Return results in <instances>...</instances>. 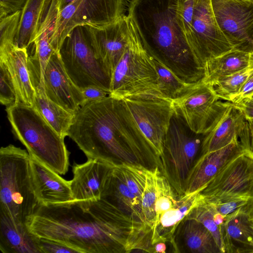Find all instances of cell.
I'll use <instances>...</instances> for the list:
<instances>
[{"label":"cell","instance_id":"obj_13","mask_svg":"<svg viewBox=\"0 0 253 253\" xmlns=\"http://www.w3.org/2000/svg\"><path fill=\"white\" fill-rule=\"evenodd\" d=\"M214 15L233 49L253 52V1L211 0Z\"/></svg>","mask_w":253,"mask_h":253},{"label":"cell","instance_id":"obj_10","mask_svg":"<svg viewBox=\"0 0 253 253\" xmlns=\"http://www.w3.org/2000/svg\"><path fill=\"white\" fill-rule=\"evenodd\" d=\"M213 204L236 199L253 200V156L244 151L229 161L200 192Z\"/></svg>","mask_w":253,"mask_h":253},{"label":"cell","instance_id":"obj_31","mask_svg":"<svg viewBox=\"0 0 253 253\" xmlns=\"http://www.w3.org/2000/svg\"><path fill=\"white\" fill-rule=\"evenodd\" d=\"M253 72V68L245 69L220 78L210 84L219 99L232 102Z\"/></svg>","mask_w":253,"mask_h":253},{"label":"cell","instance_id":"obj_12","mask_svg":"<svg viewBox=\"0 0 253 253\" xmlns=\"http://www.w3.org/2000/svg\"><path fill=\"white\" fill-rule=\"evenodd\" d=\"M199 67L233 49L215 19L211 0H197L187 39Z\"/></svg>","mask_w":253,"mask_h":253},{"label":"cell","instance_id":"obj_8","mask_svg":"<svg viewBox=\"0 0 253 253\" xmlns=\"http://www.w3.org/2000/svg\"><path fill=\"white\" fill-rule=\"evenodd\" d=\"M58 9L50 42L58 51L65 38L76 27H100L126 15L127 0H56Z\"/></svg>","mask_w":253,"mask_h":253},{"label":"cell","instance_id":"obj_2","mask_svg":"<svg viewBox=\"0 0 253 253\" xmlns=\"http://www.w3.org/2000/svg\"><path fill=\"white\" fill-rule=\"evenodd\" d=\"M68 136L88 159L110 164H160L122 100L110 95L86 101L81 105L74 115Z\"/></svg>","mask_w":253,"mask_h":253},{"label":"cell","instance_id":"obj_35","mask_svg":"<svg viewBox=\"0 0 253 253\" xmlns=\"http://www.w3.org/2000/svg\"><path fill=\"white\" fill-rule=\"evenodd\" d=\"M21 10L0 19V45L14 42L19 24Z\"/></svg>","mask_w":253,"mask_h":253},{"label":"cell","instance_id":"obj_45","mask_svg":"<svg viewBox=\"0 0 253 253\" xmlns=\"http://www.w3.org/2000/svg\"><path fill=\"white\" fill-rule=\"evenodd\" d=\"M248 0V1H253V0Z\"/></svg>","mask_w":253,"mask_h":253},{"label":"cell","instance_id":"obj_9","mask_svg":"<svg viewBox=\"0 0 253 253\" xmlns=\"http://www.w3.org/2000/svg\"><path fill=\"white\" fill-rule=\"evenodd\" d=\"M58 52L67 74L80 89L95 86L110 93L111 77L94 49L85 26L75 28Z\"/></svg>","mask_w":253,"mask_h":253},{"label":"cell","instance_id":"obj_27","mask_svg":"<svg viewBox=\"0 0 253 253\" xmlns=\"http://www.w3.org/2000/svg\"><path fill=\"white\" fill-rule=\"evenodd\" d=\"M101 198L110 201L141 222V201L130 191L114 166L106 180Z\"/></svg>","mask_w":253,"mask_h":253},{"label":"cell","instance_id":"obj_23","mask_svg":"<svg viewBox=\"0 0 253 253\" xmlns=\"http://www.w3.org/2000/svg\"><path fill=\"white\" fill-rule=\"evenodd\" d=\"M27 48H19L14 42L0 45V60L6 65L15 87L18 103L34 105L36 91L28 68Z\"/></svg>","mask_w":253,"mask_h":253},{"label":"cell","instance_id":"obj_33","mask_svg":"<svg viewBox=\"0 0 253 253\" xmlns=\"http://www.w3.org/2000/svg\"><path fill=\"white\" fill-rule=\"evenodd\" d=\"M214 213L212 206L204 202L201 199L184 219H194L202 223L213 236L221 253H224L220 228L215 222Z\"/></svg>","mask_w":253,"mask_h":253},{"label":"cell","instance_id":"obj_18","mask_svg":"<svg viewBox=\"0 0 253 253\" xmlns=\"http://www.w3.org/2000/svg\"><path fill=\"white\" fill-rule=\"evenodd\" d=\"M113 165L93 159L82 164H74L73 178L70 180L73 200H100Z\"/></svg>","mask_w":253,"mask_h":253},{"label":"cell","instance_id":"obj_22","mask_svg":"<svg viewBox=\"0 0 253 253\" xmlns=\"http://www.w3.org/2000/svg\"><path fill=\"white\" fill-rule=\"evenodd\" d=\"M30 166L34 191L41 205L73 200L70 181L31 156Z\"/></svg>","mask_w":253,"mask_h":253},{"label":"cell","instance_id":"obj_30","mask_svg":"<svg viewBox=\"0 0 253 253\" xmlns=\"http://www.w3.org/2000/svg\"><path fill=\"white\" fill-rule=\"evenodd\" d=\"M153 57L159 87L166 98L172 101L177 99L195 83L183 81L161 61Z\"/></svg>","mask_w":253,"mask_h":253},{"label":"cell","instance_id":"obj_17","mask_svg":"<svg viewBox=\"0 0 253 253\" xmlns=\"http://www.w3.org/2000/svg\"><path fill=\"white\" fill-rule=\"evenodd\" d=\"M246 121L242 111L233 103L219 100L212 123L204 134L200 155L220 149L238 138Z\"/></svg>","mask_w":253,"mask_h":253},{"label":"cell","instance_id":"obj_28","mask_svg":"<svg viewBox=\"0 0 253 253\" xmlns=\"http://www.w3.org/2000/svg\"><path fill=\"white\" fill-rule=\"evenodd\" d=\"M186 248L192 253H221L211 233L200 222L183 219L178 225Z\"/></svg>","mask_w":253,"mask_h":253},{"label":"cell","instance_id":"obj_39","mask_svg":"<svg viewBox=\"0 0 253 253\" xmlns=\"http://www.w3.org/2000/svg\"><path fill=\"white\" fill-rule=\"evenodd\" d=\"M238 139L243 149L253 156V119L246 121Z\"/></svg>","mask_w":253,"mask_h":253},{"label":"cell","instance_id":"obj_5","mask_svg":"<svg viewBox=\"0 0 253 253\" xmlns=\"http://www.w3.org/2000/svg\"><path fill=\"white\" fill-rule=\"evenodd\" d=\"M41 204L32 178L30 155L13 145L0 149V213L27 224Z\"/></svg>","mask_w":253,"mask_h":253},{"label":"cell","instance_id":"obj_6","mask_svg":"<svg viewBox=\"0 0 253 253\" xmlns=\"http://www.w3.org/2000/svg\"><path fill=\"white\" fill-rule=\"evenodd\" d=\"M128 18L127 44L113 73L109 95L119 99L137 97L166 98L159 87L154 57Z\"/></svg>","mask_w":253,"mask_h":253},{"label":"cell","instance_id":"obj_42","mask_svg":"<svg viewBox=\"0 0 253 253\" xmlns=\"http://www.w3.org/2000/svg\"><path fill=\"white\" fill-rule=\"evenodd\" d=\"M82 90L85 101L103 98L110 94L109 91L95 86H89Z\"/></svg>","mask_w":253,"mask_h":253},{"label":"cell","instance_id":"obj_36","mask_svg":"<svg viewBox=\"0 0 253 253\" xmlns=\"http://www.w3.org/2000/svg\"><path fill=\"white\" fill-rule=\"evenodd\" d=\"M197 0H179L178 14L181 27L187 39Z\"/></svg>","mask_w":253,"mask_h":253},{"label":"cell","instance_id":"obj_38","mask_svg":"<svg viewBox=\"0 0 253 253\" xmlns=\"http://www.w3.org/2000/svg\"><path fill=\"white\" fill-rule=\"evenodd\" d=\"M39 245L41 253H79L63 243L46 238H39Z\"/></svg>","mask_w":253,"mask_h":253},{"label":"cell","instance_id":"obj_37","mask_svg":"<svg viewBox=\"0 0 253 253\" xmlns=\"http://www.w3.org/2000/svg\"><path fill=\"white\" fill-rule=\"evenodd\" d=\"M253 202V200L239 198L213 204H209L213 207L216 212L226 216Z\"/></svg>","mask_w":253,"mask_h":253},{"label":"cell","instance_id":"obj_21","mask_svg":"<svg viewBox=\"0 0 253 253\" xmlns=\"http://www.w3.org/2000/svg\"><path fill=\"white\" fill-rule=\"evenodd\" d=\"M220 228L224 253H253V202L226 216Z\"/></svg>","mask_w":253,"mask_h":253},{"label":"cell","instance_id":"obj_3","mask_svg":"<svg viewBox=\"0 0 253 253\" xmlns=\"http://www.w3.org/2000/svg\"><path fill=\"white\" fill-rule=\"evenodd\" d=\"M179 0H130L127 16L144 45L183 81L202 80L204 69L196 62L181 27Z\"/></svg>","mask_w":253,"mask_h":253},{"label":"cell","instance_id":"obj_34","mask_svg":"<svg viewBox=\"0 0 253 253\" xmlns=\"http://www.w3.org/2000/svg\"><path fill=\"white\" fill-rule=\"evenodd\" d=\"M0 101L6 107L18 103L14 84L5 64L0 60Z\"/></svg>","mask_w":253,"mask_h":253},{"label":"cell","instance_id":"obj_32","mask_svg":"<svg viewBox=\"0 0 253 253\" xmlns=\"http://www.w3.org/2000/svg\"><path fill=\"white\" fill-rule=\"evenodd\" d=\"M114 166L130 191L141 201L147 168L138 163L120 162Z\"/></svg>","mask_w":253,"mask_h":253},{"label":"cell","instance_id":"obj_14","mask_svg":"<svg viewBox=\"0 0 253 253\" xmlns=\"http://www.w3.org/2000/svg\"><path fill=\"white\" fill-rule=\"evenodd\" d=\"M219 100L211 85L201 80L172 102L175 112L188 127L196 133L205 134L214 117Z\"/></svg>","mask_w":253,"mask_h":253},{"label":"cell","instance_id":"obj_16","mask_svg":"<svg viewBox=\"0 0 253 253\" xmlns=\"http://www.w3.org/2000/svg\"><path fill=\"white\" fill-rule=\"evenodd\" d=\"M44 84L46 97L74 115L85 101L82 90L67 74L58 51L53 52L47 64Z\"/></svg>","mask_w":253,"mask_h":253},{"label":"cell","instance_id":"obj_4","mask_svg":"<svg viewBox=\"0 0 253 253\" xmlns=\"http://www.w3.org/2000/svg\"><path fill=\"white\" fill-rule=\"evenodd\" d=\"M13 133L30 155L59 174L68 170L69 152L60 135L33 106L22 103L6 107Z\"/></svg>","mask_w":253,"mask_h":253},{"label":"cell","instance_id":"obj_24","mask_svg":"<svg viewBox=\"0 0 253 253\" xmlns=\"http://www.w3.org/2000/svg\"><path fill=\"white\" fill-rule=\"evenodd\" d=\"M39 238L27 224L15 221L0 213V250L3 253H41Z\"/></svg>","mask_w":253,"mask_h":253},{"label":"cell","instance_id":"obj_1","mask_svg":"<svg viewBox=\"0 0 253 253\" xmlns=\"http://www.w3.org/2000/svg\"><path fill=\"white\" fill-rule=\"evenodd\" d=\"M27 225L38 237L79 253H127L133 250L141 222L101 198L41 205Z\"/></svg>","mask_w":253,"mask_h":253},{"label":"cell","instance_id":"obj_26","mask_svg":"<svg viewBox=\"0 0 253 253\" xmlns=\"http://www.w3.org/2000/svg\"><path fill=\"white\" fill-rule=\"evenodd\" d=\"M249 68H253V52L233 49L205 64L202 81L211 84L220 78Z\"/></svg>","mask_w":253,"mask_h":253},{"label":"cell","instance_id":"obj_20","mask_svg":"<svg viewBox=\"0 0 253 253\" xmlns=\"http://www.w3.org/2000/svg\"><path fill=\"white\" fill-rule=\"evenodd\" d=\"M244 151L238 138H236L220 149L200 155L188 174L184 194L204 187L229 161Z\"/></svg>","mask_w":253,"mask_h":253},{"label":"cell","instance_id":"obj_11","mask_svg":"<svg viewBox=\"0 0 253 253\" xmlns=\"http://www.w3.org/2000/svg\"><path fill=\"white\" fill-rule=\"evenodd\" d=\"M129 115L160 162L163 144L175 112L172 100L158 97H130L121 99Z\"/></svg>","mask_w":253,"mask_h":253},{"label":"cell","instance_id":"obj_19","mask_svg":"<svg viewBox=\"0 0 253 253\" xmlns=\"http://www.w3.org/2000/svg\"><path fill=\"white\" fill-rule=\"evenodd\" d=\"M204 187L195 192L180 195L173 207L155 218L148 238L147 252L152 253L154 245L162 242L170 243L172 245L173 252L177 253L175 242L176 230L180 222L200 202V192Z\"/></svg>","mask_w":253,"mask_h":253},{"label":"cell","instance_id":"obj_44","mask_svg":"<svg viewBox=\"0 0 253 253\" xmlns=\"http://www.w3.org/2000/svg\"><path fill=\"white\" fill-rule=\"evenodd\" d=\"M165 242H158L154 245L152 247V253H165L166 251V246Z\"/></svg>","mask_w":253,"mask_h":253},{"label":"cell","instance_id":"obj_15","mask_svg":"<svg viewBox=\"0 0 253 253\" xmlns=\"http://www.w3.org/2000/svg\"><path fill=\"white\" fill-rule=\"evenodd\" d=\"M128 22V18L126 15L118 20L104 26H84L94 49L103 62L111 78L127 44Z\"/></svg>","mask_w":253,"mask_h":253},{"label":"cell","instance_id":"obj_25","mask_svg":"<svg viewBox=\"0 0 253 253\" xmlns=\"http://www.w3.org/2000/svg\"><path fill=\"white\" fill-rule=\"evenodd\" d=\"M51 0H27L21 10L14 44L27 48L33 43Z\"/></svg>","mask_w":253,"mask_h":253},{"label":"cell","instance_id":"obj_43","mask_svg":"<svg viewBox=\"0 0 253 253\" xmlns=\"http://www.w3.org/2000/svg\"><path fill=\"white\" fill-rule=\"evenodd\" d=\"M234 104L242 111L246 120L253 119V96L245 98Z\"/></svg>","mask_w":253,"mask_h":253},{"label":"cell","instance_id":"obj_40","mask_svg":"<svg viewBox=\"0 0 253 253\" xmlns=\"http://www.w3.org/2000/svg\"><path fill=\"white\" fill-rule=\"evenodd\" d=\"M27 0H0V19L21 10Z\"/></svg>","mask_w":253,"mask_h":253},{"label":"cell","instance_id":"obj_41","mask_svg":"<svg viewBox=\"0 0 253 253\" xmlns=\"http://www.w3.org/2000/svg\"><path fill=\"white\" fill-rule=\"evenodd\" d=\"M253 96V72L247 79L238 94L232 101L237 103L243 99Z\"/></svg>","mask_w":253,"mask_h":253},{"label":"cell","instance_id":"obj_29","mask_svg":"<svg viewBox=\"0 0 253 253\" xmlns=\"http://www.w3.org/2000/svg\"><path fill=\"white\" fill-rule=\"evenodd\" d=\"M33 106L60 135L64 138L68 136L74 114L41 93H36Z\"/></svg>","mask_w":253,"mask_h":253},{"label":"cell","instance_id":"obj_7","mask_svg":"<svg viewBox=\"0 0 253 253\" xmlns=\"http://www.w3.org/2000/svg\"><path fill=\"white\" fill-rule=\"evenodd\" d=\"M204 136L192 131L175 112L165 137L160 170L179 195L185 193V181L200 156Z\"/></svg>","mask_w":253,"mask_h":253}]
</instances>
